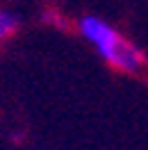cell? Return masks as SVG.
I'll use <instances>...</instances> for the list:
<instances>
[{"mask_svg":"<svg viewBox=\"0 0 148 150\" xmlns=\"http://www.w3.org/2000/svg\"><path fill=\"white\" fill-rule=\"evenodd\" d=\"M75 30L84 43L114 71L125 75H137L146 68L144 50L134 41H130L119 28H114L110 21L87 14L82 18H78Z\"/></svg>","mask_w":148,"mask_h":150,"instance_id":"1","label":"cell"},{"mask_svg":"<svg viewBox=\"0 0 148 150\" xmlns=\"http://www.w3.org/2000/svg\"><path fill=\"white\" fill-rule=\"evenodd\" d=\"M18 30V16L9 9H0V46Z\"/></svg>","mask_w":148,"mask_h":150,"instance_id":"2","label":"cell"}]
</instances>
